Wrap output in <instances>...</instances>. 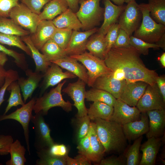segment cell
<instances>
[{
    "label": "cell",
    "mask_w": 165,
    "mask_h": 165,
    "mask_svg": "<svg viewBox=\"0 0 165 165\" xmlns=\"http://www.w3.org/2000/svg\"><path fill=\"white\" fill-rule=\"evenodd\" d=\"M101 165H126V160L120 157L111 156L102 159L100 161Z\"/></svg>",
    "instance_id": "db71d44e"
},
{
    "label": "cell",
    "mask_w": 165,
    "mask_h": 165,
    "mask_svg": "<svg viewBox=\"0 0 165 165\" xmlns=\"http://www.w3.org/2000/svg\"><path fill=\"white\" fill-rule=\"evenodd\" d=\"M6 72L4 66L0 65V88L4 83Z\"/></svg>",
    "instance_id": "680465c9"
},
{
    "label": "cell",
    "mask_w": 165,
    "mask_h": 165,
    "mask_svg": "<svg viewBox=\"0 0 165 165\" xmlns=\"http://www.w3.org/2000/svg\"><path fill=\"white\" fill-rule=\"evenodd\" d=\"M126 82L125 80L120 81L114 78L112 72L97 78L93 87L104 90L117 99L119 98Z\"/></svg>",
    "instance_id": "2e32d148"
},
{
    "label": "cell",
    "mask_w": 165,
    "mask_h": 165,
    "mask_svg": "<svg viewBox=\"0 0 165 165\" xmlns=\"http://www.w3.org/2000/svg\"><path fill=\"white\" fill-rule=\"evenodd\" d=\"M77 120V137L78 141L87 134L91 122L87 115L78 118Z\"/></svg>",
    "instance_id": "ee69618b"
},
{
    "label": "cell",
    "mask_w": 165,
    "mask_h": 165,
    "mask_svg": "<svg viewBox=\"0 0 165 165\" xmlns=\"http://www.w3.org/2000/svg\"><path fill=\"white\" fill-rule=\"evenodd\" d=\"M21 38L31 51V57L33 59L35 64V71L44 73L52 63L47 60L44 55L42 53H41L39 50L35 47L29 35L22 36Z\"/></svg>",
    "instance_id": "4316f807"
},
{
    "label": "cell",
    "mask_w": 165,
    "mask_h": 165,
    "mask_svg": "<svg viewBox=\"0 0 165 165\" xmlns=\"http://www.w3.org/2000/svg\"><path fill=\"white\" fill-rule=\"evenodd\" d=\"M38 158L36 160V165H66V156L56 157L47 154L45 149L36 152Z\"/></svg>",
    "instance_id": "f35d334b"
},
{
    "label": "cell",
    "mask_w": 165,
    "mask_h": 165,
    "mask_svg": "<svg viewBox=\"0 0 165 165\" xmlns=\"http://www.w3.org/2000/svg\"><path fill=\"white\" fill-rule=\"evenodd\" d=\"M130 46L137 49L141 54L144 55L148 54L150 48L157 49L160 48L156 43L147 42L132 35L130 37Z\"/></svg>",
    "instance_id": "b9f144b4"
},
{
    "label": "cell",
    "mask_w": 165,
    "mask_h": 165,
    "mask_svg": "<svg viewBox=\"0 0 165 165\" xmlns=\"http://www.w3.org/2000/svg\"><path fill=\"white\" fill-rule=\"evenodd\" d=\"M87 111V115L90 120L100 119L109 120L113 112V107L102 102H94Z\"/></svg>",
    "instance_id": "f546056e"
},
{
    "label": "cell",
    "mask_w": 165,
    "mask_h": 165,
    "mask_svg": "<svg viewBox=\"0 0 165 165\" xmlns=\"http://www.w3.org/2000/svg\"><path fill=\"white\" fill-rule=\"evenodd\" d=\"M149 120V129L146 134L148 138L159 137L164 133L165 127V110L155 109L146 112Z\"/></svg>",
    "instance_id": "7402d4cb"
},
{
    "label": "cell",
    "mask_w": 165,
    "mask_h": 165,
    "mask_svg": "<svg viewBox=\"0 0 165 165\" xmlns=\"http://www.w3.org/2000/svg\"><path fill=\"white\" fill-rule=\"evenodd\" d=\"M142 138V136L134 140L133 144L128 148L125 156L126 165H139L140 149Z\"/></svg>",
    "instance_id": "74e56055"
},
{
    "label": "cell",
    "mask_w": 165,
    "mask_h": 165,
    "mask_svg": "<svg viewBox=\"0 0 165 165\" xmlns=\"http://www.w3.org/2000/svg\"><path fill=\"white\" fill-rule=\"evenodd\" d=\"M132 0H124V1H125V2L127 3Z\"/></svg>",
    "instance_id": "e7e4bbea"
},
{
    "label": "cell",
    "mask_w": 165,
    "mask_h": 165,
    "mask_svg": "<svg viewBox=\"0 0 165 165\" xmlns=\"http://www.w3.org/2000/svg\"><path fill=\"white\" fill-rule=\"evenodd\" d=\"M40 50L47 60L51 62L67 56L64 50L52 39L47 41Z\"/></svg>",
    "instance_id": "836d02e7"
},
{
    "label": "cell",
    "mask_w": 165,
    "mask_h": 165,
    "mask_svg": "<svg viewBox=\"0 0 165 165\" xmlns=\"http://www.w3.org/2000/svg\"><path fill=\"white\" fill-rule=\"evenodd\" d=\"M68 8L66 0H51L45 6L38 15L40 20H52Z\"/></svg>",
    "instance_id": "f1b7e54d"
},
{
    "label": "cell",
    "mask_w": 165,
    "mask_h": 165,
    "mask_svg": "<svg viewBox=\"0 0 165 165\" xmlns=\"http://www.w3.org/2000/svg\"><path fill=\"white\" fill-rule=\"evenodd\" d=\"M97 28L81 32L73 30L69 43L64 50L67 56L81 54L86 51V45L90 37L97 32Z\"/></svg>",
    "instance_id": "9a60e30c"
},
{
    "label": "cell",
    "mask_w": 165,
    "mask_h": 165,
    "mask_svg": "<svg viewBox=\"0 0 165 165\" xmlns=\"http://www.w3.org/2000/svg\"><path fill=\"white\" fill-rule=\"evenodd\" d=\"M156 44L158 45L160 48H162L164 50L165 49V35H163Z\"/></svg>",
    "instance_id": "94428289"
},
{
    "label": "cell",
    "mask_w": 165,
    "mask_h": 165,
    "mask_svg": "<svg viewBox=\"0 0 165 165\" xmlns=\"http://www.w3.org/2000/svg\"><path fill=\"white\" fill-rule=\"evenodd\" d=\"M140 120H136L123 125V132L127 139L134 140L146 134L149 129V120L146 112H142Z\"/></svg>",
    "instance_id": "44dd1931"
},
{
    "label": "cell",
    "mask_w": 165,
    "mask_h": 165,
    "mask_svg": "<svg viewBox=\"0 0 165 165\" xmlns=\"http://www.w3.org/2000/svg\"><path fill=\"white\" fill-rule=\"evenodd\" d=\"M43 75V81L40 86V96L43 94L49 87L57 85L63 80L77 77L69 71L63 72L61 67L53 63H51Z\"/></svg>",
    "instance_id": "5bb4252c"
},
{
    "label": "cell",
    "mask_w": 165,
    "mask_h": 165,
    "mask_svg": "<svg viewBox=\"0 0 165 165\" xmlns=\"http://www.w3.org/2000/svg\"><path fill=\"white\" fill-rule=\"evenodd\" d=\"M97 133L105 152L120 153L124 151L127 139L123 126L113 121L97 119L95 120Z\"/></svg>",
    "instance_id": "7a4b0ae2"
},
{
    "label": "cell",
    "mask_w": 165,
    "mask_h": 165,
    "mask_svg": "<svg viewBox=\"0 0 165 165\" xmlns=\"http://www.w3.org/2000/svg\"><path fill=\"white\" fill-rule=\"evenodd\" d=\"M52 21L57 28H69L79 31L82 28L75 13L69 8Z\"/></svg>",
    "instance_id": "d4e9b609"
},
{
    "label": "cell",
    "mask_w": 165,
    "mask_h": 165,
    "mask_svg": "<svg viewBox=\"0 0 165 165\" xmlns=\"http://www.w3.org/2000/svg\"><path fill=\"white\" fill-rule=\"evenodd\" d=\"M142 22L134 32V37L150 43H156L165 35V25L156 22L151 17L148 3L139 4Z\"/></svg>",
    "instance_id": "3957f363"
},
{
    "label": "cell",
    "mask_w": 165,
    "mask_h": 165,
    "mask_svg": "<svg viewBox=\"0 0 165 165\" xmlns=\"http://www.w3.org/2000/svg\"><path fill=\"white\" fill-rule=\"evenodd\" d=\"M88 133L91 147L90 160L94 162H100L105 153V149L98 138L94 122H91Z\"/></svg>",
    "instance_id": "83f0119b"
},
{
    "label": "cell",
    "mask_w": 165,
    "mask_h": 165,
    "mask_svg": "<svg viewBox=\"0 0 165 165\" xmlns=\"http://www.w3.org/2000/svg\"><path fill=\"white\" fill-rule=\"evenodd\" d=\"M130 37L126 31L120 28L116 39L112 47L117 48L130 46Z\"/></svg>",
    "instance_id": "f907efd6"
},
{
    "label": "cell",
    "mask_w": 165,
    "mask_h": 165,
    "mask_svg": "<svg viewBox=\"0 0 165 165\" xmlns=\"http://www.w3.org/2000/svg\"><path fill=\"white\" fill-rule=\"evenodd\" d=\"M156 83L165 102V76L164 75L158 76L156 80Z\"/></svg>",
    "instance_id": "11a10c76"
},
{
    "label": "cell",
    "mask_w": 165,
    "mask_h": 165,
    "mask_svg": "<svg viewBox=\"0 0 165 165\" xmlns=\"http://www.w3.org/2000/svg\"><path fill=\"white\" fill-rule=\"evenodd\" d=\"M119 18L118 24L130 36L139 27L142 19V13L135 0L127 3Z\"/></svg>",
    "instance_id": "ba28073f"
},
{
    "label": "cell",
    "mask_w": 165,
    "mask_h": 165,
    "mask_svg": "<svg viewBox=\"0 0 165 165\" xmlns=\"http://www.w3.org/2000/svg\"><path fill=\"white\" fill-rule=\"evenodd\" d=\"M49 155L56 157H64L68 155V150L66 146L63 144L55 143L47 149H45Z\"/></svg>",
    "instance_id": "bcb514c9"
},
{
    "label": "cell",
    "mask_w": 165,
    "mask_h": 165,
    "mask_svg": "<svg viewBox=\"0 0 165 165\" xmlns=\"http://www.w3.org/2000/svg\"><path fill=\"white\" fill-rule=\"evenodd\" d=\"M148 4L152 18L165 25V0H148Z\"/></svg>",
    "instance_id": "e575fe53"
},
{
    "label": "cell",
    "mask_w": 165,
    "mask_h": 165,
    "mask_svg": "<svg viewBox=\"0 0 165 165\" xmlns=\"http://www.w3.org/2000/svg\"><path fill=\"white\" fill-rule=\"evenodd\" d=\"M112 1L116 5L121 6L125 2L124 0H110Z\"/></svg>",
    "instance_id": "be15d7a7"
},
{
    "label": "cell",
    "mask_w": 165,
    "mask_h": 165,
    "mask_svg": "<svg viewBox=\"0 0 165 165\" xmlns=\"http://www.w3.org/2000/svg\"><path fill=\"white\" fill-rule=\"evenodd\" d=\"M7 90L10 93L7 101L8 103L3 115L7 113L13 107L25 104L21 94V89L17 81L12 82L9 86Z\"/></svg>",
    "instance_id": "d590c367"
},
{
    "label": "cell",
    "mask_w": 165,
    "mask_h": 165,
    "mask_svg": "<svg viewBox=\"0 0 165 165\" xmlns=\"http://www.w3.org/2000/svg\"><path fill=\"white\" fill-rule=\"evenodd\" d=\"M19 77L16 71L12 69L7 70L4 83L0 89V107L5 101L4 96L7 87L12 82L17 81Z\"/></svg>",
    "instance_id": "7bdbcfd3"
},
{
    "label": "cell",
    "mask_w": 165,
    "mask_h": 165,
    "mask_svg": "<svg viewBox=\"0 0 165 165\" xmlns=\"http://www.w3.org/2000/svg\"><path fill=\"white\" fill-rule=\"evenodd\" d=\"M13 142L11 136L0 135V155H6L9 153L10 145Z\"/></svg>",
    "instance_id": "816d5d0a"
},
{
    "label": "cell",
    "mask_w": 165,
    "mask_h": 165,
    "mask_svg": "<svg viewBox=\"0 0 165 165\" xmlns=\"http://www.w3.org/2000/svg\"><path fill=\"white\" fill-rule=\"evenodd\" d=\"M80 0H66L68 8L76 13L79 9V4Z\"/></svg>",
    "instance_id": "6f0895ef"
},
{
    "label": "cell",
    "mask_w": 165,
    "mask_h": 165,
    "mask_svg": "<svg viewBox=\"0 0 165 165\" xmlns=\"http://www.w3.org/2000/svg\"><path fill=\"white\" fill-rule=\"evenodd\" d=\"M141 54L136 48L127 47H112L104 60L105 64L111 70L121 69L128 82L142 81L152 85L156 83L159 76L154 70L147 68L141 58Z\"/></svg>",
    "instance_id": "6da1fadb"
},
{
    "label": "cell",
    "mask_w": 165,
    "mask_h": 165,
    "mask_svg": "<svg viewBox=\"0 0 165 165\" xmlns=\"http://www.w3.org/2000/svg\"><path fill=\"white\" fill-rule=\"evenodd\" d=\"M73 30L69 28H57L52 39L64 50L70 41Z\"/></svg>",
    "instance_id": "60d3db41"
},
{
    "label": "cell",
    "mask_w": 165,
    "mask_h": 165,
    "mask_svg": "<svg viewBox=\"0 0 165 165\" xmlns=\"http://www.w3.org/2000/svg\"><path fill=\"white\" fill-rule=\"evenodd\" d=\"M141 112L136 106H130L121 100L116 99L113 106V111L109 120L122 125L139 120Z\"/></svg>",
    "instance_id": "4fadbf2b"
},
{
    "label": "cell",
    "mask_w": 165,
    "mask_h": 165,
    "mask_svg": "<svg viewBox=\"0 0 165 165\" xmlns=\"http://www.w3.org/2000/svg\"><path fill=\"white\" fill-rule=\"evenodd\" d=\"M160 61L164 68L165 67V53H163L159 58Z\"/></svg>",
    "instance_id": "6125c7cd"
},
{
    "label": "cell",
    "mask_w": 165,
    "mask_h": 165,
    "mask_svg": "<svg viewBox=\"0 0 165 165\" xmlns=\"http://www.w3.org/2000/svg\"><path fill=\"white\" fill-rule=\"evenodd\" d=\"M112 71V75L114 78L120 81L125 80L124 73L121 69L116 68Z\"/></svg>",
    "instance_id": "9f6ffc18"
},
{
    "label": "cell",
    "mask_w": 165,
    "mask_h": 165,
    "mask_svg": "<svg viewBox=\"0 0 165 165\" xmlns=\"http://www.w3.org/2000/svg\"><path fill=\"white\" fill-rule=\"evenodd\" d=\"M66 81L64 80L48 92L36 98L33 109L35 114L41 112L43 116L46 115L50 108L56 107H60L67 112L72 110V105L69 101H64L61 94L62 87Z\"/></svg>",
    "instance_id": "277c9868"
},
{
    "label": "cell",
    "mask_w": 165,
    "mask_h": 165,
    "mask_svg": "<svg viewBox=\"0 0 165 165\" xmlns=\"http://www.w3.org/2000/svg\"><path fill=\"white\" fill-rule=\"evenodd\" d=\"M34 13L39 15L42 8L51 0H20Z\"/></svg>",
    "instance_id": "7dc6e473"
},
{
    "label": "cell",
    "mask_w": 165,
    "mask_h": 165,
    "mask_svg": "<svg viewBox=\"0 0 165 165\" xmlns=\"http://www.w3.org/2000/svg\"><path fill=\"white\" fill-rule=\"evenodd\" d=\"M31 121L35 133L34 147L37 151L49 148L55 143L50 135V129L41 112L33 115Z\"/></svg>",
    "instance_id": "9c48e42d"
},
{
    "label": "cell",
    "mask_w": 165,
    "mask_h": 165,
    "mask_svg": "<svg viewBox=\"0 0 165 165\" xmlns=\"http://www.w3.org/2000/svg\"><path fill=\"white\" fill-rule=\"evenodd\" d=\"M161 144L160 138L152 137L148 138L147 141L141 145L140 149L142 155L139 165H155Z\"/></svg>",
    "instance_id": "603a6c76"
},
{
    "label": "cell",
    "mask_w": 165,
    "mask_h": 165,
    "mask_svg": "<svg viewBox=\"0 0 165 165\" xmlns=\"http://www.w3.org/2000/svg\"><path fill=\"white\" fill-rule=\"evenodd\" d=\"M36 98H33L28 102L8 115L0 116V122L7 119H13L19 122L22 125L27 148L30 155L29 143V123L33 116L32 111L35 102Z\"/></svg>",
    "instance_id": "52a82bcc"
},
{
    "label": "cell",
    "mask_w": 165,
    "mask_h": 165,
    "mask_svg": "<svg viewBox=\"0 0 165 165\" xmlns=\"http://www.w3.org/2000/svg\"><path fill=\"white\" fill-rule=\"evenodd\" d=\"M86 83L79 79L76 81L69 83L62 92L70 97L77 110L78 118L87 115V108L85 103Z\"/></svg>",
    "instance_id": "7c38bea8"
},
{
    "label": "cell",
    "mask_w": 165,
    "mask_h": 165,
    "mask_svg": "<svg viewBox=\"0 0 165 165\" xmlns=\"http://www.w3.org/2000/svg\"><path fill=\"white\" fill-rule=\"evenodd\" d=\"M26 149L18 139L11 144L9 153L11 158L6 163V165H24L26 162L25 157Z\"/></svg>",
    "instance_id": "1f68e13d"
},
{
    "label": "cell",
    "mask_w": 165,
    "mask_h": 165,
    "mask_svg": "<svg viewBox=\"0 0 165 165\" xmlns=\"http://www.w3.org/2000/svg\"><path fill=\"white\" fill-rule=\"evenodd\" d=\"M148 85L142 81L127 82L119 99L130 106H136Z\"/></svg>",
    "instance_id": "ac0fdd59"
},
{
    "label": "cell",
    "mask_w": 165,
    "mask_h": 165,
    "mask_svg": "<svg viewBox=\"0 0 165 165\" xmlns=\"http://www.w3.org/2000/svg\"><path fill=\"white\" fill-rule=\"evenodd\" d=\"M24 72L27 77H19L17 81L22 92L23 101L25 103L28 99L31 97L38 87L44 75L41 73L33 72L29 68Z\"/></svg>",
    "instance_id": "ffe728a7"
},
{
    "label": "cell",
    "mask_w": 165,
    "mask_h": 165,
    "mask_svg": "<svg viewBox=\"0 0 165 165\" xmlns=\"http://www.w3.org/2000/svg\"><path fill=\"white\" fill-rule=\"evenodd\" d=\"M0 52H2L7 55L12 57L14 59V61L19 68L24 71L28 68L24 55L19 53L11 49H8L0 43Z\"/></svg>",
    "instance_id": "ab89813d"
},
{
    "label": "cell",
    "mask_w": 165,
    "mask_h": 165,
    "mask_svg": "<svg viewBox=\"0 0 165 165\" xmlns=\"http://www.w3.org/2000/svg\"><path fill=\"white\" fill-rule=\"evenodd\" d=\"M120 28L118 23L115 24L110 28L106 34L105 37L107 43L108 53L114 44Z\"/></svg>",
    "instance_id": "c3c4849f"
},
{
    "label": "cell",
    "mask_w": 165,
    "mask_h": 165,
    "mask_svg": "<svg viewBox=\"0 0 165 165\" xmlns=\"http://www.w3.org/2000/svg\"><path fill=\"white\" fill-rule=\"evenodd\" d=\"M57 28L52 20H41L35 31L29 36L35 47L40 50L44 45L52 39Z\"/></svg>",
    "instance_id": "e0dca14e"
},
{
    "label": "cell",
    "mask_w": 165,
    "mask_h": 165,
    "mask_svg": "<svg viewBox=\"0 0 165 165\" xmlns=\"http://www.w3.org/2000/svg\"><path fill=\"white\" fill-rule=\"evenodd\" d=\"M20 0H0V17H9L12 9L17 5Z\"/></svg>",
    "instance_id": "681fc988"
},
{
    "label": "cell",
    "mask_w": 165,
    "mask_h": 165,
    "mask_svg": "<svg viewBox=\"0 0 165 165\" xmlns=\"http://www.w3.org/2000/svg\"><path fill=\"white\" fill-rule=\"evenodd\" d=\"M0 17V33L20 37L29 35L30 32L19 26L11 18Z\"/></svg>",
    "instance_id": "d6a6232c"
},
{
    "label": "cell",
    "mask_w": 165,
    "mask_h": 165,
    "mask_svg": "<svg viewBox=\"0 0 165 165\" xmlns=\"http://www.w3.org/2000/svg\"><path fill=\"white\" fill-rule=\"evenodd\" d=\"M66 164L67 165H90L91 161L84 156L79 154L74 159L69 157L68 155L66 157Z\"/></svg>",
    "instance_id": "f5cc1de1"
},
{
    "label": "cell",
    "mask_w": 165,
    "mask_h": 165,
    "mask_svg": "<svg viewBox=\"0 0 165 165\" xmlns=\"http://www.w3.org/2000/svg\"><path fill=\"white\" fill-rule=\"evenodd\" d=\"M0 43L18 47L32 57L29 49L23 42L20 36L0 33Z\"/></svg>",
    "instance_id": "8d00e7d4"
},
{
    "label": "cell",
    "mask_w": 165,
    "mask_h": 165,
    "mask_svg": "<svg viewBox=\"0 0 165 165\" xmlns=\"http://www.w3.org/2000/svg\"><path fill=\"white\" fill-rule=\"evenodd\" d=\"M7 55L0 52V65L4 66L8 60Z\"/></svg>",
    "instance_id": "91938a15"
},
{
    "label": "cell",
    "mask_w": 165,
    "mask_h": 165,
    "mask_svg": "<svg viewBox=\"0 0 165 165\" xmlns=\"http://www.w3.org/2000/svg\"><path fill=\"white\" fill-rule=\"evenodd\" d=\"M80 62L87 70V84L93 87L96 80L102 75L110 73L112 71L106 65L104 60L86 51L79 54L69 56Z\"/></svg>",
    "instance_id": "8992f818"
},
{
    "label": "cell",
    "mask_w": 165,
    "mask_h": 165,
    "mask_svg": "<svg viewBox=\"0 0 165 165\" xmlns=\"http://www.w3.org/2000/svg\"><path fill=\"white\" fill-rule=\"evenodd\" d=\"M100 1H79L80 7L75 13L82 24V29L87 31L100 24L104 12V8L100 6Z\"/></svg>",
    "instance_id": "5b68a950"
},
{
    "label": "cell",
    "mask_w": 165,
    "mask_h": 165,
    "mask_svg": "<svg viewBox=\"0 0 165 165\" xmlns=\"http://www.w3.org/2000/svg\"><path fill=\"white\" fill-rule=\"evenodd\" d=\"M9 17L17 24L29 31L30 34L35 31L40 21L38 15L32 12L22 3L12 9Z\"/></svg>",
    "instance_id": "30bf717a"
},
{
    "label": "cell",
    "mask_w": 165,
    "mask_h": 165,
    "mask_svg": "<svg viewBox=\"0 0 165 165\" xmlns=\"http://www.w3.org/2000/svg\"><path fill=\"white\" fill-rule=\"evenodd\" d=\"M136 107L141 113L153 110L165 109V102L156 83L152 85H148Z\"/></svg>",
    "instance_id": "8fae6325"
},
{
    "label": "cell",
    "mask_w": 165,
    "mask_h": 165,
    "mask_svg": "<svg viewBox=\"0 0 165 165\" xmlns=\"http://www.w3.org/2000/svg\"><path fill=\"white\" fill-rule=\"evenodd\" d=\"M104 6V21L97 32L105 35L110 28L117 22L126 5L118 6L110 0H103Z\"/></svg>",
    "instance_id": "d6986e66"
},
{
    "label": "cell",
    "mask_w": 165,
    "mask_h": 165,
    "mask_svg": "<svg viewBox=\"0 0 165 165\" xmlns=\"http://www.w3.org/2000/svg\"><path fill=\"white\" fill-rule=\"evenodd\" d=\"M85 98L88 101L102 102L113 107L116 100L108 92L94 87L86 91Z\"/></svg>",
    "instance_id": "4dcf8cb0"
},
{
    "label": "cell",
    "mask_w": 165,
    "mask_h": 165,
    "mask_svg": "<svg viewBox=\"0 0 165 165\" xmlns=\"http://www.w3.org/2000/svg\"><path fill=\"white\" fill-rule=\"evenodd\" d=\"M105 35L98 33L94 34L88 40L86 50L93 55L104 60L107 54V43Z\"/></svg>",
    "instance_id": "484cf974"
},
{
    "label": "cell",
    "mask_w": 165,
    "mask_h": 165,
    "mask_svg": "<svg viewBox=\"0 0 165 165\" xmlns=\"http://www.w3.org/2000/svg\"><path fill=\"white\" fill-rule=\"evenodd\" d=\"M78 61L76 59L67 56L51 62L57 64L61 68L74 74L87 84L88 76L86 69L83 64Z\"/></svg>",
    "instance_id": "cb8c5ba5"
},
{
    "label": "cell",
    "mask_w": 165,
    "mask_h": 165,
    "mask_svg": "<svg viewBox=\"0 0 165 165\" xmlns=\"http://www.w3.org/2000/svg\"><path fill=\"white\" fill-rule=\"evenodd\" d=\"M77 149L79 154L82 155L90 161L91 154L90 140L89 133L84 137L78 141Z\"/></svg>",
    "instance_id": "f6af8a7d"
}]
</instances>
